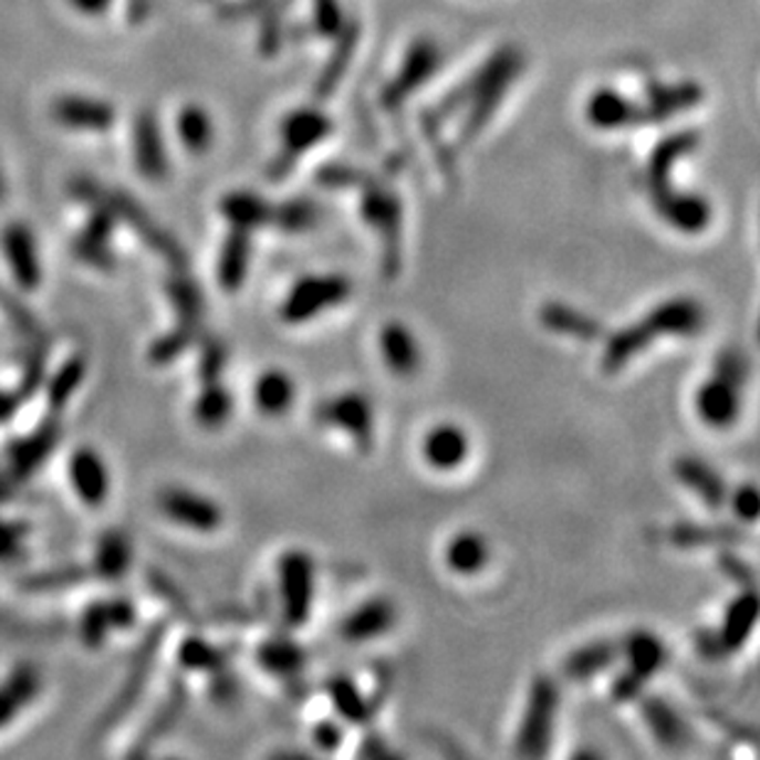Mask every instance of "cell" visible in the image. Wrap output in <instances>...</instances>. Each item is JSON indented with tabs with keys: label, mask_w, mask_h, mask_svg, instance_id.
Wrapping results in <instances>:
<instances>
[{
	"label": "cell",
	"mask_w": 760,
	"mask_h": 760,
	"mask_svg": "<svg viewBox=\"0 0 760 760\" xmlns=\"http://www.w3.org/2000/svg\"><path fill=\"white\" fill-rule=\"evenodd\" d=\"M200 327L202 325H192V323H178V327L170 330V333H165L163 337H158L153 347L148 350V360L153 365H165V362H173L178 360L183 352L190 347L197 335H200Z\"/></svg>",
	"instance_id": "obj_36"
},
{
	"label": "cell",
	"mask_w": 760,
	"mask_h": 760,
	"mask_svg": "<svg viewBox=\"0 0 760 760\" xmlns=\"http://www.w3.org/2000/svg\"><path fill=\"white\" fill-rule=\"evenodd\" d=\"M295 402V382L289 372L267 369L253 382V404L263 416L279 418L291 412Z\"/></svg>",
	"instance_id": "obj_21"
},
{
	"label": "cell",
	"mask_w": 760,
	"mask_h": 760,
	"mask_svg": "<svg viewBox=\"0 0 760 760\" xmlns=\"http://www.w3.org/2000/svg\"><path fill=\"white\" fill-rule=\"evenodd\" d=\"M643 716L649 733H653L655 741L667 748V751H685L691 743L689 723L681 719V714L671 707L669 701L659 697H645Z\"/></svg>",
	"instance_id": "obj_18"
},
{
	"label": "cell",
	"mask_w": 760,
	"mask_h": 760,
	"mask_svg": "<svg viewBox=\"0 0 760 760\" xmlns=\"http://www.w3.org/2000/svg\"><path fill=\"white\" fill-rule=\"evenodd\" d=\"M352 295V283L343 273H315V277H303L293 283V289L285 295L279 313L281 321L289 325L311 323L333 308L343 305Z\"/></svg>",
	"instance_id": "obj_3"
},
{
	"label": "cell",
	"mask_w": 760,
	"mask_h": 760,
	"mask_svg": "<svg viewBox=\"0 0 760 760\" xmlns=\"http://www.w3.org/2000/svg\"><path fill=\"white\" fill-rule=\"evenodd\" d=\"M20 402H23V396H20L18 392H6V389H0V424H6L13 418L20 409Z\"/></svg>",
	"instance_id": "obj_45"
},
{
	"label": "cell",
	"mask_w": 760,
	"mask_h": 760,
	"mask_svg": "<svg viewBox=\"0 0 760 760\" xmlns=\"http://www.w3.org/2000/svg\"><path fill=\"white\" fill-rule=\"evenodd\" d=\"M54 118L60 124L70 128H84V131H106L114 124V108L106 106L96 98L84 96H64L54 104Z\"/></svg>",
	"instance_id": "obj_22"
},
{
	"label": "cell",
	"mask_w": 760,
	"mask_h": 760,
	"mask_svg": "<svg viewBox=\"0 0 760 760\" xmlns=\"http://www.w3.org/2000/svg\"><path fill=\"white\" fill-rule=\"evenodd\" d=\"M559 714V687L552 677H537L527 697V709L517 731L514 751L524 758H542L554 741Z\"/></svg>",
	"instance_id": "obj_4"
},
{
	"label": "cell",
	"mask_w": 760,
	"mask_h": 760,
	"mask_svg": "<svg viewBox=\"0 0 760 760\" xmlns=\"http://www.w3.org/2000/svg\"><path fill=\"white\" fill-rule=\"evenodd\" d=\"M72 6L86 15H96L108 6V0H72Z\"/></svg>",
	"instance_id": "obj_46"
},
{
	"label": "cell",
	"mask_w": 760,
	"mask_h": 760,
	"mask_svg": "<svg viewBox=\"0 0 760 760\" xmlns=\"http://www.w3.org/2000/svg\"><path fill=\"white\" fill-rule=\"evenodd\" d=\"M131 542L121 532H106L98 539L96 554H94V571L102 579H121L131 566Z\"/></svg>",
	"instance_id": "obj_32"
},
{
	"label": "cell",
	"mask_w": 760,
	"mask_h": 760,
	"mask_svg": "<svg viewBox=\"0 0 760 760\" xmlns=\"http://www.w3.org/2000/svg\"><path fill=\"white\" fill-rule=\"evenodd\" d=\"M23 537L25 527L0 522V561H10L18 556L20 546H23Z\"/></svg>",
	"instance_id": "obj_42"
},
{
	"label": "cell",
	"mask_w": 760,
	"mask_h": 760,
	"mask_svg": "<svg viewBox=\"0 0 760 760\" xmlns=\"http://www.w3.org/2000/svg\"><path fill=\"white\" fill-rule=\"evenodd\" d=\"M136 163H138V170L150 180L165 178V170H168L160 134H158V124H156V118L148 114H143L136 124Z\"/></svg>",
	"instance_id": "obj_29"
},
{
	"label": "cell",
	"mask_w": 760,
	"mask_h": 760,
	"mask_svg": "<svg viewBox=\"0 0 760 760\" xmlns=\"http://www.w3.org/2000/svg\"><path fill=\"white\" fill-rule=\"evenodd\" d=\"M539 323L546 330V333H554L559 337H571V340H583V343H593V340L603 337V325L598 317H593L586 311H579V308L569 303H544L539 308Z\"/></svg>",
	"instance_id": "obj_17"
},
{
	"label": "cell",
	"mask_w": 760,
	"mask_h": 760,
	"mask_svg": "<svg viewBox=\"0 0 760 760\" xmlns=\"http://www.w3.org/2000/svg\"><path fill=\"white\" fill-rule=\"evenodd\" d=\"M618 659H621V643L615 645L611 641H598V643L574 649V653L564 659L561 669H564V675L569 679L589 681L593 677H598L601 671H608L611 667L618 665Z\"/></svg>",
	"instance_id": "obj_19"
},
{
	"label": "cell",
	"mask_w": 760,
	"mask_h": 760,
	"mask_svg": "<svg viewBox=\"0 0 760 760\" xmlns=\"http://www.w3.org/2000/svg\"><path fill=\"white\" fill-rule=\"evenodd\" d=\"M313 418L321 428L350 436L362 454H367L374 444V409L365 394L343 392L330 396L315 406Z\"/></svg>",
	"instance_id": "obj_7"
},
{
	"label": "cell",
	"mask_w": 760,
	"mask_h": 760,
	"mask_svg": "<svg viewBox=\"0 0 760 760\" xmlns=\"http://www.w3.org/2000/svg\"><path fill=\"white\" fill-rule=\"evenodd\" d=\"M180 138L185 140L187 148L200 150L205 148L209 138H212V124L200 108H185V114L180 116Z\"/></svg>",
	"instance_id": "obj_38"
},
{
	"label": "cell",
	"mask_w": 760,
	"mask_h": 760,
	"mask_svg": "<svg viewBox=\"0 0 760 760\" xmlns=\"http://www.w3.org/2000/svg\"><path fill=\"white\" fill-rule=\"evenodd\" d=\"M279 596L283 623L303 627L311 621L315 601V564L305 552H285L279 561Z\"/></svg>",
	"instance_id": "obj_6"
},
{
	"label": "cell",
	"mask_w": 760,
	"mask_h": 760,
	"mask_svg": "<svg viewBox=\"0 0 760 760\" xmlns=\"http://www.w3.org/2000/svg\"><path fill=\"white\" fill-rule=\"evenodd\" d=\"M231 412H235V396H231V392L222 387L219 379L205 382V387L197 394L192 406L195 421L202 428H222L229 421Z\"/></svg>",
	"instance_id": "obj_31"
},
{
	"label": "cell",
	"mask_w": 760,
	"mask_h": 760,
	"mask_svg": "<svg viewBox=\"0 0 760 760\" xmlns=\"http://www.w3.org/2000/svg\"><path fill=\"white\" fill-rule=\"evenodd\" d=\"M731 507L736 517L746 524H753L758 520V507H760V498H758V490L756 485H743V488H738L731 494Z\"/></svg>",
	"instance_id": "obj_41"
},
{
	"label": "cell",
	"mask_w": 760,
	"mask_h": 760,
	"mask_svg": "<svg viewBox=\"0 0 760 760\" xmlns=\"http://www.w3.org/2000/svg\"><path fill=\"white\" fill-rule=\"evenodd\" d=\"M758 618V601L753 589H746L723 613L721 625L716 631H701L697 635V649L709 659H721L733 655L751 637Z\"/></svg>",
	"instance_id": "obj_8"
},
{
	"label": "cell",
	"mask_w": 760,
	"mask_h": 760,
	"mask_svg": "<svg viewBox=\"0 0 760 760\" xmlns=\"http://www.w3.org/2000/svg\"><path fill=\"white\" fill-rule=\"evenodd\" d=\"M251 261V239L247 229H237L227 237L222 253L217 261V281L222 285V291L235 293L241 289V283L247 281Z\"/></svg>",
	"instance_id": "obj_20"
},
{
	"label": "cell",
	"mask_w": 760,
	"mask_h": 760,
	"mask_svg": "<svg viewBox=\"0 0 760 760\" xmlns=\"http://www.w3.org/2000/svg\"><path fill=\"white\" fill-rule=\"evenodd\" d=\"M259 667L279 679H295L305 669V649L291 637H271L257 653Z\"/></svg>",
	"instance_id": "obj_25"
},
{
	"label": "cell",
	"mask_w": 760,
	"mask_h": 760,
	"mask_svg": "<svg viewBox=\"0 0 760 760\" xmlns=\"http://www.w3.org/2000/svg\"><path fill=\"white\" fill-rule=\"evenodd\" d=\"M84 579H86L84 569L67 566V569H54V571H45V574L30 576L23 583L28 591H62L70 586H80Z\"/></svg>",
	"instance_id": "obj_39"
},
{
	"label": "cell",
	"mask_w": 760,
	"mask_h": 760,
	"mask_svg": "<svg viewBox=\"0 0 760 760\" xmlns=\"http://www.w3.org/2000/svg\"><path fill=\"white\" fill-rule=\"evenodd\" d=\"M490 544L480 532H458L446 546V566L458 576H476L488 566Z\"/></svg>",
	"instance_id": "obj_23"
},
{
	"label": "cell",
	"mask_w": 760,
	"mask_h": 760,
	"mask_svg": "<svg viewBox=\"0 0 760 760\" xmlns=\"http://www.w3.org/2000/svg\"><path fill=\"white\" fill-rule=\"evenodd\" d=\"M0 197H3V175H0Z\"/></svg>",
	"instance_id": "obj_47"
},
{
	"label": "cell",
	"mask_w": 760,
	"mask_h": 760,
	"mask_svg": "<svg viewBox=\"0 0 760 760\" xmlns=\"http://www.w3.org/2000/svg\"><path fill=\"white\" fill-rule=\"evenodd\" d=\"M743 539V532L738 527L729 524H677L671 527L669 542L677 549H699V546H726L736 544Z\"/></svg>",
	"instance_id": "obj_30"
},
{
	"label": "cell",
	"mask_w": 760,
	"mask_h": 760,
	"mask_svg": "<svg viewBox=\"0 0 760 760\" xmlns=\"http://www.w3.org/2000/svg\"><path fill=\"white\" fill-rule=\"evenodd\" d=\"M114 227V215L108 209H98L92 217V222L86 225L84 235L74 241V253L86 263H94V267H112L114 259L108 253L106 244L108 237H112Z\"/></svg>",
	"instance_id": "obj_28"
},
{
	"label": "cell",
	"mask_w": 760,
	"mask_h": 760,
	"mask_svg": "<svg viewBox=\"0 0 760 760\" xmlns=\"http://www.w3.org/2000/svg\"><path fill=\"white\" fill-rule=\"evenodd\" d=\"M72 488L86 507H102L112 490L106 460L94 448H76L67 462Z\"/></svg>",
	"instance_id": "obj_10"
},
{
	"label": "cell",
	"mask_w": 760,
	"mask_h": 760,
	"mask_svg": "<svg viewBox=\"0 0 760 760\" xmlns=\"http://www.w3.org/2000/svg\"><path fill=\"white\" fill-rule=\"evenodd\" d=\"M222 215L237 229H253L277 219V209L267 205L257 195H229L222 202Z\"/></svg>",
	"instance_id": "obj_33"
},
{
	"label": "cell",
	"mask_w": 760,
	"mask_h": 760,
	"mask_svg": "<svg viewBox=\"0 0 760 760\" xmlns=\"http://www.w3.org/2000/svg\"><path fill=\"white\" fill-rule=\"evenodd\" d=\"M178 659L190 671H219L227 665V655L222 649L205 643L202 637H187L178 649Z\"/></svg>",
	"instance_id": "obj_37"
},
{
	"label": "cell",
	"mask_w": 760,
	"mask_h": 760,
	"mask_svg": "<svg viewBox=\"0 0 760 760\" xmlns=\"http://www.w3.org/2000/svg\"><path fill=\"white\" fill-rule=\"evenodd\" d=\"M134 623H136V608L131 601L126 598L96 601L82 613L80 635L86 647L96 649L104 645L108 633L128 631Z\"/></svg>",
	"instance_id": "obj_12"
},
{
	"label": "cell",
	"mask_w": 760,
	"mask_h": 760,
	"mask_svg": "<svg viewBox=\"0 0 760 760\" xmlns=\"http://www.w3.org/2000/svg\"><path fill=\"white\" fill-rule=\"evenodd\" d=\"M707 325V311L689 295H677L655 305L641 321L627 325L608 337L601 355L603 374H618L631 362L647 352L649 345L663 337H697Z\"/></svg>",
	"instance_id": "obj_1"
},
{
	"label": "cell",
	"mask_w": 760,
	"mask_h": 760,
	"mask_svg": "<svg viewBox=\"0 0 760 760\" xmlns=\"http://www.w3.org/2000/svg\"><path fill=\"white\" fill-rule=\"evenodd\" d=\"M621 657L627 667L613 681L611 694L618 704H627L641 697L647 681L665 667L667 647L655 633L635 631L621 641Z\"/></svg>",
	"instance_id": "obj_5"
},
{
	"label": "cell",
	"mask_w": 760,
	"mask_h": 760,
	"mask_svg": "<svg viewBox=\"0 0 760 760\" xmlns=\"http://www.w3.org/2000/svg\"><path fill=\"white\" fill-rule=\"evenodd\" d=\"M421 456L428 468L454 472L470 456V436L458 424H438L421 440Z\"/></svg>",
	"instance_id": "obj_15"
},
{
	"label": "cell",
	"mask_w": 760,
	"mask_h": 760,
	"mask_svg": "<svg viewBox=\"0 0 760 760\" xmlns=\"http://www.w3.org/2000/svg\"><path fill=\"white\" fill-rule=\"evenodd\" d=\"M86 377V362L82 357H70L64 365L52 374L48 382V404L58 414L72 402V396L80 392L82 382Z\"/></svg>",
	"instance_id": "obj_34"
},
{
	"label": "cell",
	"mask_w": 760,
	"mask_h": 760,
	"mask_svg": "<svg viewBox=\"0 0 760 760\" xmlns=\"http://www.w3.org/2000/svg\"><path fill=\"white\" fill-rule=\"evenodd\" d=\"M719 566L723 569L726 576H731L738 583V586L753 589L756 574H753V569L748 566L743 559H736L733 554H723V556H719Z\"/></svg>",
	"instance_id": "obj_43"
},
{
	"label": "cell",
	"mask_w": 760,
	"mask_h": 760,
	"mask_svg": "<svg viewBox=\"0 0 760 760\" xmlns=\"http://www.w3.org/2000/svg\"><path fill=\"white\" fill-rule=\"evenodd\" d=\"M396 625V605L389 598H369L360 603L340 623V637L345 643L362 645L387 635Z\"/></svg>",
	"instance_id": "obj_13"
},
{
	"label": "cell",
	"mask_w": 760,
	"mask_h": 760,
	"mask_svg": "<svg viewBox=\"0 0 760 760\" xmlns=\"http://www.w3.org/2000/svg\"><path fill=\"white\" fill-rule=\"evenodd\" d=\"M379 355L387 369L396 377H414L421 369V345L409 325L399 321L384 323L379 330Z\"/></svg>",
	"instance_id": "obj_14"
},
{
	"label": "cell",
	"mask_w": 760,
	"mask_h": 760,
	"mask_svg": "<svg viewBox=\"0 0 760 760\" xmlns=\"http://www.w3.org/2000/svg\"><path fill=\"white\" fill-rule=\"evenodd\" d=\"M330 701L343 721L350 723H369L374 711H377V701L362 694L357 681L347 675H337L327 681Z\"/></svg>",
	"instance_id": "obj_27"
},
{
	"label": "cell",
	"mask_w": 760,
	"mask_h": 760,
	"mask_svg": "<svg viewBox=\"0 0 760 760\" xmlns=\"http://www.w3.org/2000/svg\"><path fill=\"white\" fill-rule=\"evenodd\" d=\"M58 438H60V428L58 424H45L42 428H38L35 434L25 436L23 440H18L10 450V470L15 472V476L25 478L30 472H35L42 462L48 460V456L58 446Z\"/></svg>",
	"instance_id": "obj_26"
},
{
	"label": "cell",
	"mask_w": 760,
	"mask_h": 760,
	"mask_svg": "<svg viewBox=\"0 0 760 760\" xmlns=\"http://www.w3.org/2000/svg\"><path fill=\"white\" fill-rule=\"evenodd\" d=\"M225 365H227V347L222 343H217V340H212V343H207L202 347L200 369L197 372H200L202 382H217L219 377H222Z\"/></svg>",
	"instance_id": "obj_40"
},
{
	"label": "cell",
	"mask_w": 760,
	"mask_h": 760,
	"mask_svg": "<svg viewBox=\"0 0 760 760\" xmlns=\"http://www.w3.org/2000/svg\"><path fill=\"white\" fill-rule=\"evenodd\" d=\"M158 510L185 530L209 534L225 522V512L212 498L185 488H165L158 494Z\"/></svg>",
	"instance_id": "obj_9"
},
{
	"label": "cell",
	"mask_w": 760,
	"mask_h": 760,
	"mask_svg": "<svg viewBox=\"0 0 760 760\" xmlns=\"http://www.w3.org/2000/svg\"><path fill=\"white\" fill-rule=\"evenodd\" d=\"M751 377V360L741 347H726L716 355L714 372L694 394V412L709 428L726 431L743 409V389Z\"/></svg>",
	"instance_id": "obj_2"
},
{
	"label": "cell",
	"mask_w": 760,
	"mask_h": 760,
	"mask_svg": "<svg viewBox=\"0 0 760 760\" xmlns=\"http://www.w3.org/2000/svg\"><path fill=\"white\" fill-rule=\"evenodd\" d=\"M168 299L173 301L175 311H178L180 323L202 325L205 301L202 293L197 289V283L187 277H178L168 283Z\"/></svg>",
	"instance_id": "obj_35"
},
{
	"label": "cell",
	"mask_w": 760,
	"mask_h": 760,
	"mask_svg": "<svg viewBox=\"0 0 760 760\" xmlns=\"http://www.w3.org/2000/svg\"><path fill=\"white\" fill-rule=\"evenodd\" d=\"M675 478L685 485V488L697 494V498L709 507V510H721L729 500V488H726V480L721 478V472H716L707 460L685 456L677 458L675 466H671Z\"/></svg>",
	"instance_id": "obj_16"
},
{
	"label": "cell",
	"mask_w": 760,
	"mask_h": 760,
	"mask_svg": "<svg viewBox=\"0 0 760 760\" xmlns=\"http://www.w3.org/2000/svg\"><path fill=\"white\" fill-rule=\"evenodd\" d=\"M313 741L317 748H323V751H335V748L343 743V726L335 723L333 719L321 721L313 729Z\"/></svg>",
	"instance_id": "obj_44"
},
{
	"label": "cell",
	"mask_w": 760,
	"mask_h": 760,
	"mask_svg": "<svg viewBox=\"0 0 760 760\" xmlns=\"http://www.w3.org/2000/svg\"><path fill=\"white\" fill-rule=\"evenodd\" d=\"M40 675L35 667L20 665L3 685H0V729L8 726L28 704L40 694Z\"/></svg>",
	"instance_id": "obj_24"
},
{
	"label": "cell",
	"mask_w": 760,
	"mask_h": 760,
	"mask_svg": "<svg viewBox=\"0 0 760 760\" xmlns=\"http://www.w3.org/2000/svg\"><path fill=\"white\" fill-rule=\"evenodd\" d=\"M3 253L10 273L23 291H38L42 283V263L32 231L25 225H8L3 231Z\"/></svg>",
	"instance_id": "obj_11"
}]
</instances>
